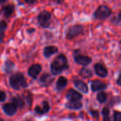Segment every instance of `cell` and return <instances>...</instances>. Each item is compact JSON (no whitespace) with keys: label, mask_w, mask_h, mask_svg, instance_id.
<instances>
[{"label":"cell","mask_w":121,"mask_h":121,"mask_svg":"<svg viewBox=\"0 0 121 121\" xmlns=\"http://www.w3.org/2000/svg\"><path fill=\"white\" fill-rule=\"evenodd\" d=\"M68 63L67 57L64 55H58L52 62L50 67L51 72L53 74H59L62 72L65 71L68 68Z\"/></svg>","instance_id":"obj_1"},{"label":"cell","mask_w":121,"mask_h":121,"mask_svg":"<svg viewBox=\"0 0 121 121\" xmlns=\"http://www.w3.org/2000/svg\"><path fill=\"white\" fill-rule=\"evenodd\" d=\"M9 82L11 86L14 89H19L21 87L25 88L27 86V82L25 77L20 72L12 75L10 77Z\"/></svg>","instance_id":"obj_2"},{"label":"cell","mask_w":121,"mask_h":121,"mask_svg":"<svg viewBox=\"0 0 121 121\" xmlns=\"http://www.w3.org/2000/svg\"><path fill=\"white\" fill-rule=\"evenodd\" d=\"M111 10L108 6L106 5H101L95 11L94 17L98 19H103L108 17L111 15Z\"/></svg>","instance_id":"obj_3"},{"label":"cell","mask_w":121,"mask_h":121,"mask_svg":"<svg viewBox=\"0 0 121 121\" xmlns=\"http://www.w3.org/2000/svg\"><path fill=\"white\" fill-rule=\"evenodd\" d=\"M50 19V13L46 11H42L38 16V23L42 27L44 28H47L49 26Z\"/></svg>","instance_id":"obj_4"},{"label":"cell","mask_w":121,"mask_h":121,"mask_svg":"<svg viewBox=\"0 0 121 121\" xmlns=\"http://www.w3.org/2000/svg\"><path fill=\"white\" fill-rule=\"evenodd\" d=\"M83 32V27L81 25H74L71 26L67 33V38L68 39H72L77 35L81 34Z\"/></svg>","instance_id":"obj_5"},{"label":"cell","mask_w":121,"mask_h":121,"mask_svg":"<svg viewBox=\"0 0 121 121\" xmlns=\"http://www.w3.org/2000/svg\"><path fill=\"white\" fill-rule=\"evenodd\" d=\"M67 99L70 101H78L82 99V95L74 89H70L67 94Z\"/></svg>","instance_id":"obj_6"},{"label":"cell","mask_w":121,"mask_h":121,"mask_svg":"<svg viewBox=\"0 0 121 121\" xmlns=\"http://www.w3.org/2000/svg\"><path fill=\"white\" fill-rule=\"evenodd\" d=\"M94 70L97 75H99L101 77H105L108 74V70L106 68V67L100 63L96 64L94 65Z\"/></svg>","instance_id":"obj_7"},{"label":"cell","mask_w":121,"mask_h":121,"mask_svg":"<svg viewBox=\"0 0 121 121\" xmlns=\"http://www.w3.org/2000/svg\"><path fill=\"white\" fill-rule=\"evenodd\" d=\"M74 60L76 62H77L79 65H88L91 62V58L85 56V55H77L74 56Z\"/></svg>","instance_id":"obj_8"},{"label":"cell","mask_w":121,"mask_h":121,"mask_svg":"<svg viewBox=\"0 0 121 121\" xmlns=\"http://www.w3.org/2000/svg\"><path fill=\"white\" fill-rule=\"evenodd\" d=\"M41 69H42L41 65L36 64V65H32V66L29 68L28 72V74H29L31 77L35 79V78L38 77V75L40 74V72H41Z\"/></svg>","instance_id":"obj_9"},{"label":"cell","mask_w":121,"mask_h":121,"mask_svg":"<svg viewBox=\"0 0 121 121\" xmlns=\"http://www.w3.org/2000/svg\"><path fill=\"white\" fill-rule=\"evenodd\" d=\"M107 87L106 84L99 80H95L91 83V89L93 91H98Z\"/></svg>","instance_id":"obj_10"},{"label":"cell","mask_w":121,"mask_h":121,"mask_svg":"<svg viewBox=\"0 0 121 121\" xmlns=\"http://www.w3.org/2000/svg\"><path fill=\"white\" fill-rule=\"evenodd\" d=\"M4 111L5 113H6L9 116H13L16 113V106L13 105V104H6L3 107Z\"/></svg>","instance_id":"obj_11"},{"label":"cell","mask_w":121,"mask_h":121,"mask_svg":"<svg viewBox=\"0 0 121 121\" xmlns=\"http://www.w3.org/2000/svg\"><path fill=\"white\" fill-rule=\"evenodd\" d=\"M74 84L75 86L79 90L82 91L83 93H85V94L88 93V91H89L88 86L84 82H82L81 80H79V79H75L74 81Z\"/></svg>","instance_id":"obj_12"},{"label":"cell","mask_w":121,"mask_h":121,"mask_svg":"<svg viewBox=\"0 0 121 121\" xmlns=\"http://www.w3.org/2000/svg\"><path fill=\"white\" fill-rule=\"evenodd\" d=\"M57 50H58V49L55 46H48V47L45 48L43 54L45 57H50L51 55L56 53L57 52Z\"/></svg>","instance_id":"obj_13"},{"label":"cell","mask_w":121,"mask_h":121,"mask_svg":"<svg viewBox=\"0 0 121 121\" xmlns=\"http://www.w3.org/2000/svg\"><path fill=\"white\" fill-rule=\"evenodd\" d=\"M52 81V78L51 77V76L46 73V74H43L40 78V84L43 86H48V84Z\"/></svg>","instance_id":"obj_14"},{"label":"cell","mask_w":121,"mask_h":121,"mask_svg":"<svg viewBox=\"0 0 121 121\" xmlns=\"http://www.w3.org/2000/svg\"><path fill=\"white\" fill-rule=\"evenodd\" d=\"M67 84V79L64 77H60L57 82V84H56V87L57 89V90H61L62 89H64Z\"/></svg>","instance_id":"obj_15"},{"label":"cell","mask_w":121,"mask_h":121,"mask_svg":"<svg viewBox=\"0 0 121 121\" xmlns=\"http://www.w3.org/2000/svg\"><path fill=\"white\" fill-rule=\"evenodd\" d=\"M66 107L69 109H80L82 107V104L79 101H69L66 104Z\"/></svg>","instance_id":"obj_16"},{"label":"cell","mask_w":121,"mask_h":121,"mask_svg":"<svg viewBox=\"0 0 121 121\" xmlns=\"http://www.w3.org/2000/svg\"><path fill=\"white\" fill-rule=\"evenodd\" d=\"M14 10V6L12 4H9L3 7V13L6 17H9Z\"/></svg>","instance_id":"obj_17"},{"label":"cell","mask_w":121,"mask_h":121,"mask_svg":"<svg viewBox=\"0 0 121 121\" xmlns=\"http://www.w3.org/2000/svg\"><path fill=\"white\" fill-rule=\"evenodd\" d=\"M79 75L81 77H82L83 78H89V77H92L93 73H92V72L89 69L82 68L79 71Z\"/></svg>","instance_id":"obj_18"},{"label":"cell","mask_w":121,"mask_h":121,"mask_svg":"<svg viewBox=\"0 0 121 121\" xmlns=\"http://www.w3.org/2000/svg\"><path fill=\"white\" fill-rule=\"evenodd\" d=\"M12 104L13 105H15L16 107H23L24 106V102H23V100L19 97V96H16V97H14L12 99Z\"/></svg>","instance_id":"obj_19"},{"label":"cell","mask_w":121,"mask_h":121,"mask_svg":"<svg viewBox=\"0 0 121 121\" xmlns=\"http://www.w3.org/2000/svg\"><path fill=\"white\" fill-rule=\"evenodd\" d=\"M6 23L5 21H2L0 22V43L2 42L4 36V30L6 28Z\"/></svg>","instance_id":"obj_20"},{"label":"cell","mask_w":121,"mask_h":121,"mask_svg":"<svg viewBox=\"0 0 121 121\" xmlns=\"http://www.w3.org/2000/svg\"><path fill=\"white\" fill-rule=\"evenodd\" d=\"M97 99L100 103H104L107 99V94L104 91H101L97 95Z\"/></svg>","instance_id":"obj_21"},{"label":"cell","mask_w":121,"mask_h":121,"mask_svg":"<svg viewBox=\"0 0 121 121\" xmlns=\"http://www.w3.org/2000/svg\"><path fill=\"white\" fill-rule=\"evenodd\" d=\"M109 109L108 108L106 107L102 111V114L104 116V121H111L109 117Z\"/></svg>","instance_id":"obj_22"},{"label":"cell","mask_w":121,"mask_h":121,"mask_svg":"<svg viewBox=\"0 0 121 121\" xmlns=\"http://www.w3.org/2000/svg\"><path fill=\"white\" fill-rule=\"evenodd\" d=\"M14 67V65L12 62L10 61H7L5 63V71L6 72H10L11 71L13 70V68Z\"/></svg>","instance_id":"obj_23"},{"label":"cell","mask_w":121,"mask_h":121,"mask_svg":"<svg viewBox=\"0 0 121 121\" xmlns=\"http://www.w3.org/2000/svg\"><path fill=\"white\" fill-rule=\"evenodd\" d=\"M50 110V106L49 104L47 101H43V111L44 113H48Z\"/></svg>","instance_id":"obj_24"},{"label":"cell","mask_w":121,"mask_h":121,"mask_svg":"<svg viewBox=\"0 0 121 121\" xmlns=\"http://www.w3.org/2000/svg\"><path fill=\"white\" fill-rule=\"evenodd\" d=\"M114 120L113 121H121V112L115 111L113 114Z\"/></svg>","instance_id":"obj_25"},{"label":"cell","mask_w":121,"mask_h":121,"mask_svg":"<svg viewBox=\"0 0 121 121\" xmlns=\"http://www.w3.org/2000/svg\"><path fill=\"white\" fill-rule=\"evenodd\" d=\"M35 112H36L38 115H43V113H44L43 111V109H42L40 106H37L35 107Z\"/></svg>","instance_id":"obj_26"},{"label":"cell","mask_w":121,"mask_h":121,"mask_svg":"<svg viewBox=\"0 0 121 121\" xmlns=\"http://www.w3.org/2000/svg\"><path fill=\"white\" fill-rule=\"evenodd\" d=\"M5 99H6V94L4 91H0V102L5 101Z\"/></svg>","instance_id":"obj_27"},{"label":"cell","mask_w":121,"mask_h":121,"mask_svg":"<svg viewBox=\"0 0 121 121\" xmlns=\"http://www.w3.org/2000/svg\"><path fill=\"white\" fill-rule=\"evenodd\" d=\"M91 113H92V115H93V116L94 118H99V113H98L97 111H91Z\"/></svg>","instance_id":"obj_28"},{"label":"cell","mask_w":121,"mask_h":121,"mask_svg":"<svg viewBox=\"0 0 121 121\" xmlns=\"http://www.w3.org/2000/svg\"><path fill=\"white\" fill-rule=\"evenodd\" d=\"M117 83H118V84L119 86H121V74H120V76H119V77H118V79Z\"/></svg>","instance_id":"obj_29"},{"label":"cell","mask_w":121,"mask_h":121,"mask_svg":"<svg viewBox=\"0 0 121 121\" xmlns=\"http://www.w3.org/2000/svg\"><path fill=\"white\" fill-rule=\"evenodd\" d=\"M118 20L121 21V11L119 12V13L118 15Z\"/></svg>","instance_id":"obj_30"},{"label":"cell","mask_w":121,"mask_h":121,"mask_svg":"<svg viewBox=\"0 0 121 121\" xmlns=\"http://www.w3.org/2000/svg\"><path fill=\"white\" fill-rule=\"evenodd\" d=\"M26 3H29V4H31V3H34L35 1H26Z\"/></svg>","instance_id":"obj_31"},{"label":"cell","mask_w":121,"mask_h":121,"mask_svg":"<svg viewBox=\"0 0 121 121\" xmlns=\"http://www.w3.org/2000/svg\"><path fill=\"white\" fill-rule=\"evenodd\" d=\"M0 121H4V120H3L1 118H0Z\"/></svg>","instance_id":"obj_32"},{"label":"cell","mask_w":121,"mask_h":121,"mask_svg":"<svg viewBox=\"0 0 121 121\" xmlns=\"http://www.w3.org/2000/svg\"></svg>","instance_id":"obj_33"}]
</instances>
